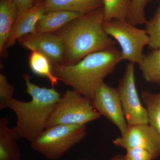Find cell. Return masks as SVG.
I'll return each mask as SVG.
<instances>
[{
	"label": "cell",
	"mask_w": 160,
	"mask_h": 160,
	"mask_svg": "<svg viewBox=\"0 0 160 160\" xmlns=\"http://www.w3.org/2000/svg\"><path fill=\"white\" fill-rule=\"evenodd\" d=\"M104 21L102 7L81 15L55 32L65 47L62 65H74L88 55L114 46L115 41L103 29Z\"/></svg>",
	"instance_id": "obj_1"
},
{
	"label": "cell",
	"mask_w": 160,
	"mask_h": 160,
	"mask_svg": "<svg viewBox=\"0 0 160 160\" xmlns=\"http://www.w3.org/2000/svg\"><path fill=\"white\" fill-rule=\"evenodd\" d=\"M123 59L121 50L115 47L88 55L72 65L52 63L53 74L67 86L92 100L105 78Z\"/></svg>",
	"instance_id": "obj_2"
},
{
	"label": "cell",
	"mask_w": 160,
	"mask_h": 160,
	"mask_svg": "<svg viewBox=\"0 0 160 160\" xmlns=\"http://www.w3.org/2000/svg\"><path fill=\"white\" fill-rule=\"evenodd\" d=\"M23 78L26 92L32 99L25 102L13 98L8 108L14 112L17 118L15 129L21 138L32 143L46 128L61 96L53 87H41L32 82L28 74L24 73Z\"/></svg>",
	"instance_id": "obj_3"
},
{
	"label": "cell",
	"mask_w": 160,
	"mask_h": 160,
	"mask_svg": "<svg viewBox=\"0 0 160 160\" xmlns=\"http://www.w3.org/2000/svg\"><path fill=\"white\" fill-rule=\"evenodd\" d=\"M86 134V125L49 126L31 143V147L47 158L56 160L82 140Z\"/></svg>",
	"instance_id": "obj_4"
},
{
	"label": "cell",
	"mask_w": 160,
	"mask_h": 160,
	"mask_svg": "<svg viewBox=\"0 0 160 160\" xmlns=\"http://www.w3.org/2000/svg\"><path fill=\"white\" fill-rule=\"evenodd\" d=\"M100 117L91 99L74 89L67 90L60 98L46 127L58 125H86Z\"/></svg>",
	"instance_id": "obj_5"
},
{
	"label": "cell",
	"mask_w": 160,
	"mask_h": 160,
	"mask_svg": "<svg viewBox=\"0 0 160 160\" xmlns=\"http://www.w3.org/2000/svg\"><path fill=\"white\" fill-rule=\"evenodd\" d=\"M103 27L107 34L119 44L124 60L134 64L141 62L143 48L150 42L146 29H138L127 20L118 19L104 20Z\"/></svg>",
	"instance_id": "obj_6"
},
{
	"label": "cell",
	"mask_w": 160,
	"mask_h": 160,
	"mask_svg": "<svg viewBox=\"0 0 160 160\" xmlns=\"http://www.w3.org/2000/svg\"><path fill=\"white\" fill-rule=\"evenodd\" d=\"M134 64H127L117 88L128 125L148 124L146 109L141 102L136 85Z\"/></svg>",
	"instance_id": "obj_7"
},
{
	"label": "cell",
	"mask_w": 160,
	"mask_h": 160,
	"mask_svg": "<svg viewBox=\"0 0 160 160\" xmlns=\"http://www.w3.org/2000/svg\"><path fill=\"white\" fill-rule=\"evenodd\" d=\"M91 101L94 109L116 126L121 135L126 132L128 125L117 89L103 82Z\"/></svg>",
	"instance_id": "obj_8"
},
{
	"label": "cell",
	"mask_w": 160,
	"mask_h": 160,
	"mask_svg": "<svg viewBox=\"0 0 160 160\" xmlns=\"http://www.w3.org/2000/svg\"><path fill=\"white\" fill-rule=\"evenodd\" d=\"M112 143L126 149L133 147L146 149L153 159L160 156V134L149 124L128 125L126 132Z\"/></svg>",
	"instance_id": "obj_9"
},
{
	"label": "cell",
	"mask_w": 160,
	"mask_h": 160,
	"mask_svg": "<svg viewBox=\"0 0 160 160\" xmlns=\"http://www.w3.org/2000/svg\"><path fill=\"white\" fill-rule=\"evenodd\" d=\"M18 41L24 48L44 54L52 63L62 64L65 47L61 38L55 32H34L23 36Z\"/></svg>",
	"instance_id": "obj_10"
},
{
	"label": "cell",
	"mask_w": 160,
	"mask_h": 160,
	"mask_svg": "<svg viewBox=\"0 0 160 160\" xmlns=\"http://www.w3.org/2000/svg\"><path fill=\"white\" fill-rule=\"evenodd\" d=\"M45 13L44 1L38 2L29 9L19 10L6 48L13 46L16 41L26 35L36 32L37 23Z\"/></svg>",
	"instance_id": "obj_11"
},
{
	"label": "cell",
	"mask_w": 160,
	"mask_h": 160,
	"mask_svg": "<svg viewBox=\"0 0 160 160\" xmlns=\"http://www.w3.org/2000/svg\"><path fill=\"white\" fill-rule=\"evenodd\" d=\"M7 117L0 119V160H21L18 141L21 138L15 128L8 126Z\"/></svg>",
	"instance_id": "obj_12"
},
{
	"label": "cell",
	"mask_w": 160,
	"mask_h": 160,
	"mask_svg": "<svg viewBox=\"0 0 160 160\" xmlns=\"http://www.w3.org/2000/svg\"><path fill=\"white\" fill-rule=\"evenodd\" d=\"M44 1L45 13L63 10L84 14L102 8L103 6V0H44Z\"/></svg>",
	"instance_id": "obj_13"
},
{
	"label": "cell",
	"mask_w": 160,
	"mask_h": 160,
	"mask_svg": "<svg viewBox=\"0 0 160 160\" xmlns=\"http://www.w3.org/2000/svg\"><path fill=\"white\" fill-rule=\"evenodd\" d=\"M81 15L77 12L63 10L46 12L37 23L35 32L54 33Z\"/></svg>",
	"instance_id": "obj_14"
},
{
	"label": "cell",
	"mask_w": 160,
	"mask_h": 160,
	"mask_svg": "<svg viewBox=\"0 0 160 160\" xmlns=\"http://www.w3.org/2000/svg\"><path fill=\"white\" fill-rule=\"evenodd\" d=\"M18 8L12 0H0V53L2 54L17 18Z\"/></svg>",
	"instance_id": "obj_15"
},
{
	"label": "cell",
	"mask_w": 160,
	"mask_h": 160,
	"mask_svg": "<svg viewBox=\"0 0 160 160\" xmlns=\"http://www.w3.org/2000/svg\"><path fill=\"white\" fill-rule=\"evenodd\" d=\"M138 65L146 82L160 85V48L143 55Z\"/></svg>",
	"instance_id": "obj_16"
},
{
	"label": "cell",
	"mask_w": 160,
	"mask_h": 160,
	"mask_svg": "<svg viewBox=\"0 0 160 160\" xmlns=\"http://www.w3.org/2000/svg\"><path fill=\"white\" fill-rule=\"evenodd\" d=\"M29 65L32 72L35 74L47 78L52 87H54L59 81L52 72L51 61L38 52L31 51L29 57Z\"/></svg>",
	"instance_id": "obj_17"
},
{
	"label": "cell",
	"mask_w": 160,
	"mask_h": 160,
	"mask_svg": "<svg viewBox=\"0 0 160 160\" xmlns=\"http://www.w3.org/2000/svg\"><path fill=\"white\" fill-rule=\"evenodd\" d=\"M141 97L147 112L148 124L160 134V91L153 93L144 90Z\"/></svg>",
	"instance_id": "obj_18"
},
{
	"label": "cell",
	"mask_w": 160,
	"mask_h": 160,
	"mask_svg": "<svg viewBox=\"0 0 160 160\" xmlns=\"http://www.w3.org/2000/svg\"><path fill=\"white\" fill-rule=\"evenodd\" d=\"M131 0H103L104 20H126Z\"/></svg>",
	"instance_id": "obj_19"
},
{
	"label": "cell",
	"mask_w": 160,
	"mask_h": 160,
	"mask_svg": "<svg viewBox=\"0 0 160 160\" xmlns=\"http://www.w3.org/2000/svg\"><path fill=\"white\" fill-rule=\"evenodd\" d=\"M146 30L150 38L149 47L152 49L160 48V2L154 15L146 24Z\"/></svg>",
	"instance_id": "obj_20"
},
{
	"label": "cell",
	"mask_w": 160,
	"mask_h": 160,
	"mask_svg": "<svg viewBox=\"0 0 160 160\" xmlns=\"http://www.w3.org/2000/svg\"><path fill=\"white\" fill-rule=\"evenodd\" d=\"M151 0H131V5L126 20L133 26L146 24L147 20L145 8Z\"/></svg>",
	"instance_id": "obj_21"
},
{
	"label": "cell",
	"mask_w": 160,
	"mask_h": 160,
	"mask_svg": "<svg viewBox=\"0 0 160 160\" xmlns=\"http://www.w3.org/2000/svg\"><path fill=\"white\" fill-rule=\"evenodd\" d=\"M14 87L8 82L6 77L0 74V110L8 108L9 103L13 98Z\"/></svg>",
	"instance_id": "obj_22"
},
{
	"label": "cell",
	"mask_w": 160,
	"mask_h": 160,
	"mask_svg": "<svg viewBox=\"0 0 160 160\" xmlns=\"http://www.w3.org/2000/svg\"><path fill=\"white\" fill-rule=\"evenodd\" d=\"M125 157L126 160H152L153 158L149 152L139 147L128 148L126 149Z\"/></svg>",
	"instance_id": "obj_23"
},
{
	"label": "cell",
	"mask_w": 160,
	"mask_h": 160,
	"mask_svg": "<svg viewBox=\"0 0 160 160\" xmlns=\"http://www.w3.org/2000/svg\"><path fill=\"white\" fill-rule=\"evenodd\" d=\"M17 5L19 10L29 9L33 7L34 0H12Z\"/></svg>",
	"instance_id": "obj_24"
},
{
	"label": "cell",
	"mask_w": 160,
	"mask_h": 160,
	"mask_svg": "<svg viewBox=\"0 0 160 160\" xmlns=\"http://www.w3.org/2000/svg\"><path fill=\"white\" fill-rule=\"evenodd\" d=\"M110 160H126L125 155L118 154L113 157Z\"/></svg>",
	"instance_id": "obj_25"
},
{
	"label": "cell",
	"mask_w": 160,
	"mask_h": 160,
	"mask_svg": "<svg viewBox=\"0 0 160 160\" xmlns=\"http://www.w3.org/2000/svg\"><path fill=\"white\" fill-rule=\"evenodd\" d=\"M43 1L44 0H34V2L35 4L36 3L38 2H42V1Z\"/></svg>",
	"instance_id": "obj_26"
},
{
	"label": "cell",
	"mask_w": 160,
	"mask_h": 160,
	"mask_svg": "<svg viewBox=\"0 0 160 160\" xmlns=\"http://www.w3.org/2000/svg\"></svg>",
	"instance_id": "obj_27"
}]
</instances>
